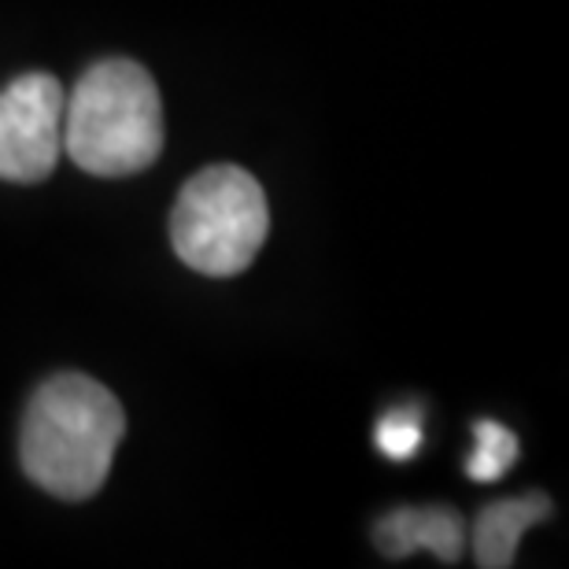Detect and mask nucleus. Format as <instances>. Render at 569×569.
<instances>
[{"label":"nucleus","mask_w":569,"mask_h":569,"mask_svg":"<svg viewBox=\"0 0 569 569\" xmlns=\"http://www.w3.org/2000/svg\"><path fill=\"white\" fill-rule=\"evenodd\" d=\"M63 148L78 167L122 178L163 152V100L133 60H100L63 97Z\"/></svg>","instance_id":"f03ea898"},{"label":"nucleus","mask_w":569,"mask_h":569,"mask_svg":"<svg viewBox=\"0 0 569 569\" xmlns=\"http://www.w3.org/2000/svg\"><path fill=\"white\" fill-rule=\"evenodd\" d=\"M551 518V499L532 492L521 499H499V503L485 507L473 526V559L485 569H503L515 562L521 532L537 521Z\"/></svg>","instance_id":"423d86ee"},{"label":"nucleus","mask_w":569,"mask_h":569,"mask_svg":"<svg viewBox=\"0 0 569 569\" xmlns=\"http://www.w3.org/2000/svg\"><path fill=\"white\" fill-rule=\"evenodd\" d=\"M373 443L389 462H411L422 448V415L415 407H396L373 426Z\"/></svg>","instance_id":"6e6552de"},{"label":"nucleus","mask_w":569,"mask_h":569,"mask_svg":"<svg viewBox=\"0 0 569 569\" xmlns=\"http://www.w3.org/2000/svg\"><path fill=\"white\" fill-rule=\"evenodd\" d=\"M270 230L263 186L244 167H208L186 181L170 214L181 263L208 278H233L259 256Z\"/></svg>","instance_id":"7ed1b4c3"},{"label":"nucleus","mask_w":569,"mask_h":569,"mask_svg":"<svg viewBox=\"0 0 569 569\" xmlns=\"http://www.w3.org/2000/svg\"><path fill=\"white\" fill-rule=\"evenodd\" d=\"M462 518L448 507H400L373 526V543L389 559H407L426 548L440 562H455L462 555Z\"/></svg>","instance_id":"39448f33"},{"label":"nucleus","mask_w":569,"mask_h":569,"mask_svg":"<svg viewBox=\"0 0 569 569\" xmlns=\"http://www.w3.org/2000/svg\"><path fill=\"white\" fill-rule=\"evenodd\" d=\"M127 415L100 381L56 373L22 415L19 459L38 488L60 499H89L108 481Z\"/></svg>","instance_id":"f257e3e1"},{"label":"nucleus","mask_w":569,"mask_h":569,"mask_svg":"<svg viewBox=\"0 0 569 569\" xmlns=\"http://www.w3.org/2000/svg\"><path fill=\"white\" fill-rule=\"evenodd\" d=\"M63 86L52 74H22L0 89V178L41 181L63 152Z\"/></svg>","instance_id":"20e7f679"},{"label":"nucleus","mask_w":569,"mask_h":569,"mask_svg":"<svg viewBox=\"0 0 569 569\" xmlns=\"http://www.w3.org/2000/svg\"><path fill=\"white\" fill-rule=\"evenodd\" d=\"M515 459H518V437L507 426L492 422V418L473 426V451L466 459V477L470 481L492 485L515 466Z\"/></svg>","instance_id":"0eeeda50"}]
</instances>
